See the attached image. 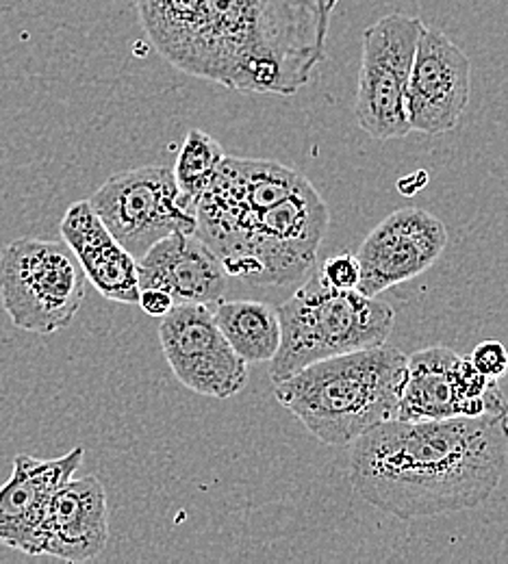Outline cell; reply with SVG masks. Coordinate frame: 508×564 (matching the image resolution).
Listing matches in <instances>:
<instances>
[{
    "label": "cell",
    "mask_w": 508,
    "mask_h": 564,
    "mask_svg": "<svg viewBox=\"0 0 508 564\" xmlns=\"http://www.w3.org/2000/svg\"><path fill=\"white\" fill-rule=\"evenodd\" d=\"M339 0H136L159 55L244 94L291 96L326 53Z\"/></svg>",
    "instance_id": "1"
},
{
    "label": "cell",
    "mask_w": 508,
    "mask_h": 564,
    "mask_svg": "<svg viewBox=\"0 0 508 564\" xmlns=\"http://www.w3.org/2000/svg\"><path fill=\"white\" fill-rule=\"evenodd\" d=\"M507 458L508 411L389 420L353 443L350 482L374 508L415 521L487 501L500 487Z\"/></svg>",
    "instance_id": "2"
},
{
    "label": "cell",
    "mask_w": 508,
    "mask_h": 564,
    "mask_svg": "<svg viewBox=\"0 0 508 564\" xmlns=\"http://www.w3.org/2000/svg\"><path fill=\"white\" fill-rule=\"evenodd\" d=\"M407 354L380 344L315 360L274 382L283 409L326 445H353L398 417Z\"/></svg>",
    "instance_id": "3"
},
{
    "label": "cell",
    "mask_w": 508,
    "mask_h": 564,
    "mask_svg": "<svg viewBox=\"0 0 508 564\" xmlns=\"http://www.w3.org/2000/svg\"><path fill=\"white\" fill-rule=\"evenodd\" d=\"M279 319L281 346L270 360L272 382L290 378L315 360L387 344L396 313L359 289H335L322 272H313L281 304Z\"/></svg>",
    "instance_id": "4"
},
{
    "label": "cell",
    "mask_w": 508,
    "mask_h": 564,
    "mask_svg": "<svg viewBox=\"0 0 508 564\" xmlns=\"http://www.w3.org/2000/svg\"><path fill=\"white\" fill-rule=\"evenodd\" d=\"M328 226V205L304 178L288 198L261 213L219 261L226 274L239 281L285 286L315 265Z\"/></svg>",
    "instance_id": "5"
},
{
    "label": "cell",
    "mask_w": 508,
    "mask_h": 564,
    "mask_svg": "<svg viewBox=\"0 0 508 564\" xmlns=\"http://www.w3.org/2000/svg\"><path fill=\"white\" fill-rule=\"evenodd\" d=\"M87 279L66 241L20 237L0 252V302L11 324L55 335L73 324Z\"/></svg>",
    "instance_id": "6"
},
{
    "label": "cell",
    "mask_w": 508,
    "mask_h": 564,
    "mask_svg": "<svg viewBox=\"0 0 508 564\" xmlns=\"http://www.w3.org/2000/svg\"><path fill=\"white\" fill-rule=\"evenodd\" d=\"M424 22L393 11L364 31V55L355 118L371 140H402L411 133L407 87Z\"/></svg>",
    "instance_id": "7"
},
{
    "label": "cell",
    "mask_w": 508,
    "mask_h": 564,
    "mask_svg": "<svg viewBox=\"0 0 508 564\" xmlns=\"http://www.w3.org/2000/svg\"><path fill=\"white\" fill-rule=\"evenodd\" d=\"M87 203L136 259L172 232H196V215L181 200L174 172L163 165L114 174Z\"/></svg>",
    "instance_id": "8"
},
{
    "label": "cell",
    "mask_w": 508,
    "mask_h": 564,
    "mask_svg": "<svg viewBox=\"0 0 508 564\" xmlns=\"http://www.w3.org/2000/svg\"><path fill=\"white\" fill-rule=\"evenodd\" d=\"M304 178L279 161L224 156L216 176L194 205V235L219 259L261 213L288 198Z\"/></svg>",
    "instance_id": "9"
},
{
    "label": "cell",
    "mask_w": 508,
    "mask_h": 564,
    "mask_svg": "<svg viewBox=\"0 0 508 564\" xmlns=\"http://www.w3.org/2000/svg\"><path fill=\"white\" fill-rule=\"evenodd\" d=\"M163 356L190 391L216 400L237 395L248 382V362L230 348L209 304H179L159 324Z\"/></svg>",
    "instance_id": "10"
},
{
    "label": "cell",
    "mask_w": 508,
    "mask_h": 564,
    "mask_svg": "<svg viewBox=\"0 0 508 564\" xmlns=\"http://www.w3.org/2000/svg\"><path fill=\"white\" fill-rule=\"evenodd\" d=\"M447 246L445 224L426 209L404 207L387 215L361 243L359 291L376 297L429 272Z\"/></svg>",
    "instance_id": "11"
},
{
    "label": "cell",
    "mask_w": 508,
    "mask_h": 564,
    "mask_svg": "<svg viewBox=\"0 0 508 564\" xmlns=\"http://www.w3.org/2000/svg\"><path fill=\"white\" fill-rule=\"evenodd\" d=\"M469 57L441 29L424 24L407 87L411 131L424 135L452 131L469 102Z\"/></svg>",
    "instance_id": "12"
},
{
    "label": "cell",
    "mask_w": 508,
    "mask_h": 564,
    "mask_svg": "<svg viewBox=\"0 0 508 564\" xmlns=\"http://www.w3.org/2000/svg\"><path fill=\"white\" fill-rule=\"evenodd\" d=\"M109 543V506L100 478H71L53 495L37 532L35 556L96 561Z\"/></svg>",
    "instance_id": "13"
},
{
    "label": "cell",
    "mask_w": 508,
    "mask_h": 564,
    "mask_svg": "<svg viewBox=\"0 0 508 564\" xmlns=\"http://www.w3.org/2000/svg\"><path fill=\"white\" fill-rule=\"evenodd\" d=\"M85 449L78 445L60 458H33L18 454L13 471L0 487V543L26 556H35L37 532L46 508L62 485L78 471Z\"/></svg>",
    "instance_id": "14"
},
{
    "label": "cell",
    "mask_w": 508,
    "mask_h": 564,
    "mask_svg": "<svg viewBox=\"0 0 508 564\" xmlns=\"http://www.w3.org/2000/svg\"><path fill=\"white\" fill-rule=\"evenodd\" d=\"M140 289H161L174 304H216L221 300L228 274L218 254L198 237L172 232L148 248L138 259Z\"/></svg>",
    "instance_id": "15"
},
{
    "label": "cell",
    "mask_w": 508,
    "mask_h": 564,
    "mask_svg": "<svg viewBox=\"0 0 508 564\" xmlns=\"http://www.w3.org/2000/svg\"><path fill=\"white\" fill-rule=\"evenodd\" d=\"M60 232L78 259L85 279L102 297L138 304V259L109 232L87 200L74 203L66 212Z\"/></svg>",
    "instance_id": "16"
},
{
    "label": "cell",
    "mask_w": 508,
    "mask_h": 564,
    "mask_svg": "<svg viewBox=\"0 0 508 564\" xmlns=\"http://www.w3.org/2000/svg\"><path fill=\"white\" fill-rule=\"evenodd\" d=\"M461 354L433 346L407 356L398 417L407 422L467 417L458 380Z\"/></svg>",
    "instance_id": "17"
},
{
    "label": "cell",
    "mask_w": 508,
    "mask_h": 564,
    "mask_svg": "<svg viewBox=\"0 0 508 564\" xmlns=\"http://www.w3.org/2000/svg\"><path fill=\"white\" fill-rule=\"evenodd\" d=\"M214 319L230 348L248 365L272 360L281 346L279 311L266 302L219 300Z\"/></svg>",
    "instance_id": "18"
},
{
    "label": "cell",
    "mask_w": 508,
    "mask_h": 564,
    "mask_svg": "<svg viewBox=\"0 0 508 564\" xmlns=\"http://www.w3.org/2000/svg\"><path fill=\"white\" fill-rule=\"evenodd\" d=\"M226 152L218 140L201 129H192L183 141L176 163H174V181L181 192V200L194 212L196 200L207 189L212 178L216 176Z\"/></svg>",
    "instance_id": "19"
},
{
    "label": "cell",
    "mask_w": 508,
    "mask_h": 564,
    "mask_svg": "<svg viewBox=\"0 0 508 564\" xmlns=\"http://www.w3.org/2000/svg\"><path fill=\"white\" fill-rule=\"evenodd\" d=\"M324 281L333 284L335 289H359L361 282V265L357 261V254L342 252L324 261L320 268Z\"/></svg>",
    "instance_id": "20"
},
{
    "label": "cell",
    "mask_w": 508,
    "mask_h": 564,
    "mask_svg": "<svg viewBox=\"0 0 508 564\" xmlns=\"http://www.w3.org/2000/svg\"><path fill=\"white\" fill-rule=\"evenodd\" d=\"M469 360L480 373L494 380H500L508 371L507 348L494 339L483 341L474 352L469 354Z\"/></svg>",
    "instance_id": "21"
},
{
    "label": "cell",
    "mask_w": 508,
    "mask_h": 564,
    "mask_svg": "<svg viewBox=\"0 0 508 564\" xmlns=\"http://www.w3.org/2000/svg\"><path fill=\"white\" fill-rule=\"evenodd\" d=\"M138 304L142 306L145 315L150 317H165L176 304L174 300L170 297V293L161 291V289H140V295H138Z\"/></svg>",
    "instance_id": "22"
}]
</instances>
